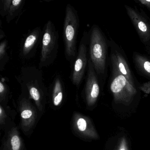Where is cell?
I'll return each mask as SVG.
<instances>
[{"instance_id": "cell-9", "label": "cell", "mask_w": 150, "mask_h": 150, "mask_svg": "<svg viewBox=\"0 0 150 150\" xmlns=\"http://www.w3.org/2000/svg\"><path fill=\"white\" fill-rule=\"evenodd\" d=\"M100 93L98 77L90 59L86 76L85 86L82 92V96L86 108H93L97 102Z\"/></svg>"}, {"instance_id": "cell-1", "label": "cell", "mask_w": 150, "mask_h": 150, "mask_svg": "<svg viewBox=\"0 0 150 150\" xmlns=\"http://www.w3.org/2000/svg\"><path fill=\"white\" fill-rule=\"evenodd\" d=\"M15 78L21 86V93L34 102L41 118L45 113L49 96L42 69L34 66H23Z\"/></svg>"}, {"instance_id": "cell-8", "label": "cell", "mask_w": 150, "mask_h": 150, "mask_svg": "<svg viewBox=\"0 0 150 150\" xmlns=\"http://www.w3.org/2000/svg\"><path fill=\"white\" fill-rule=\"evenodd\" d=\"M113 78L110 85L114 100L117 102L129 103L137 93L134 86L116 69L113 68Z\"/></svg>"}, {"instance_id": "cell-24", "label": "cell", "mask_w": 150, "mask_h": 150, "mask_svg": "<svg viewBox=\"0 0 150 150\" xmlns=\"http://www.w3.org/2000/svg\"><path fill=\"white\" fill-rule=\"evenodd\" d=\"M1 23V24H0V40H1V39H3L4 37H5V33H4V31L2 30V28H1V21L0 22Z\"/></svg>"}, {"instance_id": "cell-18", "label": "cell", "mask_w": 150, "mask_h": 150, "mask_svg": "<svg viewBox=\"0 0 150 150\" xmlns=\"http://www.w3.org/2000/svg\"><path fill=\"white\" fill-rule=\"evenodd\" d=\"M8 42L4 39L0 44V71H2L5 69L6 65L9 61V57L8 52Z\"/></svg>"}, {"instance_id": "cell-13", "label": "cell", "mask_w": 150, "mask_h": 150, "mask_svg": "<svg viewBox=\"0 0 150 150\" xmlns=\"http://www.w3.org/2000/svg\"><path fill=\"white\" fill-rule=\"evenodd\" d=\"M126 11L143 42L150 40V24L138 11L128 6H125Z\"/></svg>"}, {"instance_id": "cell-5", "label": "cell", "mask_w": 150, "mask_h": 150, "mask_svg": "<svg viewBox=\"0 0 150 150\" xmlns=\"http://www.w3.org/2000/svg\"><path fill=\"white\" fill-rule=\"evenodd\" d=\"M17 110L20 116L19 127L25 136L30 137L40 119L37 108L32 100L21 93L17 100Z\"/></svg>"}, {"instance_id": "cell-16", "label": "cell", "mask_w": 150, "mask_h": 150, "mask_svg": "<svg viewBox=\"0 0 150 150\" xmlns=\"http://www.w3.org/2000/svg\"><path fill=\"white\" fill-rule=\"evenodd\" d=\"M25 3L24 0H13L8 14L6 17L7 23H10L21 14Z\"/></svg>"}, {"instance_id": "cell-11", "label": "cell", "mask_w": 150, "mask_h": 150, "mask_svg": "<svg viewBox=\"0 0 150 150\" xmlns=\"http://www.w3.org/2000/svg\"><path fill=\"white\" fill-rule=\"evenodd\" d=\"M20 127L14 121L9 123L4 129L0 150H26L25 143L20 133Z\"/></svg>"}, {"instance_id": "cell-15", "label": "cell", "mask_w": 150, "mask_h": 150, "mask_svg": "<svg viewBox=\"0 0 150 150\" xmlns=\"http://www.w3.org/2000/svg\"><path fill=\"white\" fill-rule=\"evenodd\" d=\"M17 112L12 109L8 105L0 104V129L4 130L6 126L9 123L14 121Z\"/></svg>"}, {"instance_id": "cell-17", "label": "cell", "mask_w": 150, "mask_h": 150, "mask_svg": "<svg viewBox=\"0 0 150 150\" xmlns=\"http://www.w3.org/2000/svg\"><path fill=\"white\" fill-rule=\"evenodd\" d=\"M134 61L137 68L144 74L150 78V61L139 54L134 56Z\"/></svg>"}, {"instance_id": "cell-23", "label": "cell", "mask_w": 150, "mask_h": 150, "mask_svg": "<svg viewBox=\"0 0 150 150\" xmlns=\"http://www.w3.org/2000/svg\"><path fill=\"white\" fill-rule=\"evenodd\" d=\"M138 2L140 3L142 5H144L147 7L149 9H150V1H147V0H139Z\"/></svg>"}, {"instance_id": "cell-6", "label": "cell", "mask_w": 150, "mask_h": 150, "mask_svg": "<svg viewBox=\"0 0 150 150\" xmlns=\"http://www.w3.org/2000/svg\"><path fill=\"white\" fill-rule=\"evenodd\" d=\"M89 42V32L84 31L80 42L77 56L71 68V81L76 88L79 89L86 74L88 65V45Z\"/></svg>"}, {"instance_id": "cell-7", "label": "cell", "mask_w": 150, "mask_h": 150, "mask_svg": "<svg viewBox=\"0 0 150 150\" xmlns=\"http://www.w3.org/2000/svg\"><path fill=\"white\" fill-rule=\"evenodd\" d=\"M71 130L73 134L84 141L96 140L99 135L90 117L82 113L74 111L71 121Z\"/></svg>"}, {"instance_id": "cell-14", "label": "cell", "mask_w": 150, "mask_h": 150, "mask_svg": "<svg viewBox=\"0 0 150 150\" xmlns=\"http://www.w3.org/2000/svg\"><path fill=\"white\" fill-rule=\"evenodd\" d=\"M111 60L113 68L118 71L131 85L134 86V80L131 72L122 55L117 51L115 50L111 54Z\"/></svg>"}, {"instance_id": "cell-10", "label": "cell", "mask_w": 150, "mask_h": 150, "mask_svg": "<svg viewBox=\"0 0 150 150\" xmlns=\"http://www.w3.org/2000/svg\"><path fill=\"white\" fill-rule=\"evenodd\" d=\"M42 33L41 28L36 27L25 35L20 46V56L22 59L30 60L35 57L41 44Z\"/></svg>"}, {"instance_id": "cell-22", "label": "cell", "mask_w": 150, "mask_h": 150, "mask_svg": "<svg viewBox=\"0 0 150 150\" xmlns=\"http://www.w3.org/2000/svg\"><path fill=\"white\" fill-rule=\"evenodd\" d=\"M140 89L144 91V93H150V82H145L141 86H140Z\"/></svg>"}, {"instance_id": "cell-12", "label": "cell", "mask_w": 150, "mask_h": 150, "mask_svg": "<svg viewBox=\"0 0 150 150\" xmlns=\"http://www.w3.org/2000/svg\"><path fill=\"white\" fill-rule=\"evenodd\" d=\"M48 91V102L51 108L54 110L59 109L64 104L66 94L64 81L61 74H55Z\"/></svg>"}, {"instance_id": "cell-4", "label": "cell", "mask_w": 150, "mask_h": 150, "mask_svg": "<svg viewBox=\"0 0 150 150\" xmlns=\"http://www.w3.org/2000/svg\"><path fill=\"white\" fill-rule=\"evenodd\" d=\"M41 44V54L39 68L48 67L54 63L57 57L59 50L58 31L53 22L49 21L42 30Z\"/></svg>"}, {"instance_id": "cell-3", "label": "cell", "mask_w": 150, "mask_h": 150, "mask_svg": "<svg viewBox=\"0 0 150 150\" xmlns=\"http://www.w3.org/2000/svg\"><path fill=\"white\" fill-rule=\"evenodd\" d=\"M89 57L97 76H102L106 70L107 45L99 27L94 25L89 31Z\"/></svg>"}, {"instance_id": "cell-20", "label": "cell", "mask_w": 150, "mask_h": 150, "mask_svg": "<svg viewBox=\"0 0 150 150\" xmlns=\"http://www.w3.org/2000/svg\"><path fill=\"white\" fill-rule=\"evenodd\" d=\"M12 0H1L0 2V15L6 17L12 3Z\"/></svg>"}, {"instance_id": "cell-2", "label": "cell", "mask_w": 150, "mask_h": 150, "mask_svg": "<svg viewBox=\"0 0 150 150\" xmlns=\"http://www.w3.org/2000/svg\"><path fill=\"white\" fill-rule=\"evenodd\" d=\"M80 20L78 11L71 4L66 7L63 38L66 59L72 65L77 56V41Z\"/></svg>"}, {"instance_id": "cell-19", "label": "cell", "mask_w": 150, "mask_h": 150, "mask_svg": "<svg viewBox=\"0 0 150 150\" xmlns=\"http://www.w3.org/2000/svg\"><path fill=\"white\" fill-rule=\"evenodd\" d=\"M10 88L8 85L1 79L0 82V104L7 106L10 96Z\"/></svg>"}, {"instance_id": "cell-21", "label": "cell", "mask_w": 150, "mask_h": 150, "mask_svg": "<svg viewBox=\"0 0 150 150\" xmlns=\"http://www.w3.org/2000/svg\"><path fill=\"white\" fill-rule=\"evenodd\" d=\"M117 150H129L127 141L125 138L123 137L121 139L119 142Z\"/></svg>"}]
</instances>
